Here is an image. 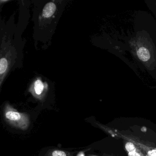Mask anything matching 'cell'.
Returning a JSON list of instances; mask_svg holds the SVG:
<instances>
[{
  "label": "cell",
  "mask_w": 156,
  "mask_h": 156,
  "mask_svg": "<svg viewBox=\"0 0 156 156\" xmlns=\"http://www.w3.org/2000/svg\"><path fill=\"white\" fill-rule=\"evenodd\" d=\"M145 2L148 9L156 18V0H147Z\"/></svg>",
  "instance_id": "obj_7"
},
{
  "label": "cell",
  "mask_w": 156,
  "mask_h": 156,
  "mask_svg": "<svg viewBox=\"0 0 156 156\" xmlns=\"http://www.w3.org/2000/svg\"><path fill=\"white\" fill-rule=\"evenodd\" d=\"M56 9V6L54 3L49 2L45 5L43 10L42 14L43 17L45 19L51 18L55 13Z\"/></svg>",
  "instance_id": "obj_6"
},
{
  "label": "cell",
  "mask_w": 156,
  "mask_h": 156,
  "mask_svg": "<svg viewBox=\"0 0 156 156\" xmlns=\"http://www.w3.org/2000/svg\"><path fill=\"white\" fill-rule=\"evenodd\" d=\"M3 115L5 120L11 126L23 130H26L29 127L30 118L29 115L18 112L9 104L5 105Z\"/></svg>",
  "instance_id": "obj_3"
},
{
  "label": "cell",
  "mask_w": 156,
  "mask_h": 156,
  "mask_svg": "<svg viewBox=\"0 0 156 156\" xmlns=\"http://www.w3.org/2000/svg\"><path fill=\"white\" fill-rule=\"evenodd\" d=\"M13 27L11 25L10 33L9 26H6L1 24V61H0V74H1V85L8 76L9 72L11 71L12 67L15 66L17 59L16 45H12V32Z\"/></svg>",
  "instance_id": "obj_2"
},
{
  "label": "cell",
  "mask_w": 156,
  "mask_h": 156,
  "mask_svg": "<svg viewBox=\"0 0 156 156\" xmlns=\"http://www.w3.org/2000/svg\"><path fill=\"white\" fill-rule=\"evenodd\" d=\"M44 86L43 83L41 80H37L34 84V90L35 94L37 95H40L43 92Z\"/></svg>",
  "instance_id": "obj_9"
},
{
  "label": "cell",
  "mask_w": 156,
  "mask_h": 156,
  "mask_svg": "<svg viewBox=\"0 0 156 156\" xmlns=\"http://www.w3.org/2000/svg\"><path fill=\"white\" fill-rule=\"evenodd\" d=\"M117 136L121 138L124 140L131 141L138 147L147 156H156V145L149 142L144 141L132 135H125L121 133H114Z\"/></svg>",
  "instance_id": "obj_4"
},
{
  "label": "cell",
  "mask_w": 156,
  "mask_h": 156,
  "mask_svg": "<svg viewBox=\"0 0 156 156\" xmlns=\"http://www.w3.org/2000/svg\"><path fill=\"white\" fill-rule=\"evenodd\" d=\"M85 156V155L84 151H81V152H79V153L77 154V156Z\"/></svg>",
  "instance_id": "obj_10"
},
{
  "label": "cell",
  "mask_w": 156,
  "mask_h": 156,
  "mask_svg": "<svg viewBox=\"0 0 156 156\" xmlns=\"http://www.w3.org/2000/svg\"><path fill=\"white\" fill-rule=\"evenodd\" d=\"M123 37V50L128 51L142 73L156 80V21L151 14L139 11L130 33Z\"/></svg>",
  "instance_id": "obj_1"
},
{
  "label": "cell",
  "mask_w": 156,
  "mask_h": 156,
  "mask_svg": "<svg viewBox=\"0 0 156 156\" xmlns=\"http://www.w3.org/2000/svg\"><path fill=\"white\" fill-rule=\"evenodd\" d=\"M124 140L125 148L128 156H147L145 153L133 142Z\"/></svg>",
  "instance_id": "obj_5"
},
{
  "label": "cell",
  "mask_w": 156,
  "mask_h": 156,
  "mask_svg": "<svg viewBox=\"0 0 156 156\" xmlns=\"http://www.w3.org/2000/svg\"><path fill=\"white\" fill-rule=\"evenodd\" d=\"M96 156V155H91V156Z\"/></svg>",
  "instance_id": "obj_11"
},
{
  "label": "cell",
  "mask_w": 156,
  "mask_h": 156,
  "mask_svg": "<svg viewBox=\"0 0 156 156\" xmlns=\"http://www.w3.org/2000/svg\"><path fill=\"white\" fill-rule=\"evenodd\" d=\"M73 153L68 151L59 150H54L48 153V156H71Z\"/></svg>",
  "instance_id": "obj_8"
}]
</instances>
